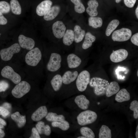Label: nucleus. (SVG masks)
Wrapping results in <instances>:
<instances>
[{
    "instance_id": "42",
    "label": "nucleus",
    "mask_w": 138,
    "mask_h": 138,
    "mask_svg": "<svg viewBox=\"0 0 138 138\" xmlns=\"http://www.w3.org/2000/svg\"><path fill=\"white\" fill-rule=\"evenodd\" d=\"M131 42L134 44L138 46V33L134 34L131 37Z\"/></svg>"
},
{
    "instance_id": "27",
    "label": "nucleus",
    "mask_w": 138,
    "mask_h": 138,
    "mask_svg": "<svg viewBox=\"0 0 138 138\" xmlns=\"http://www.w3.org/2000/svg\"><path fill=\"white\" fill-rule=\"evenodd\" d=\"M62 77L59 74L54 76L51 81L52 86L55 91H57L60 90L62 85Z\"/></svg>"
},
{
    "instance_id": "24",
    "label": "nucleus",
    "mask_w": 138,
    "mask_h": 138,
    "mask_svg": "<svg viewBox=\"0 0 138 138\" xmlns=\"http://www.w3.org/2000/svg\"><path fill=\"white\" fill-rule=\"evenodd\" d=\"M74 40L78 43L83 40L85 34V31L78 25H75L74 28Z\"/></svg>"
},
{
    "instance_id": "38",
    "label": "nucleus",
    "mask_w": 138,
    "mask_h": 138,
    "mask_svg": "<svg viewBox=\"0 0 138 138\" xmlns=\"http://www.w3.org/2000/svg\"><path fill=\"white\" fill-rule=\"evenodd\" d=\"M8 83L4 80L0 81V92L5 91L9 87Z\"/></svg>"
},
{
    "instance_id": "37",
    "label": "nucleus",
    "mask_w": 138,
    "mask_h": 138,
    "mask_svg": "<svg viewBox=\"0 0 138 138\" xmlns=\"http://www.w3.org/2000/svg\"><path fill=\"white\" fill-rule=\"evenodd\" d=\"M130 109L133 112V117L135 119L138 118V102L136 100L132 101L130 104Z\"/></svg>"
},
{
    "instance_id": "33",
    "label": "nucleus",
    "mask_w": 138,
    "mask_h": 138,
    "mask_svg": "<svg viewBox=\"0 0 138 138\" xmlns=\"http://www.w3.org/2000/svg\"><path fill=\"white\" fill-rule=\"evenodd\" d=\"M51 124L53 127L59 128L63 131L67 130L70 128L69 123L67 121L65 120L59 121L52 122Z\"/></svg>"
},
{
    "instance_id": "15",
    "label": "nucleus",
    "mask_w": 138,
    "mask_h": 138,
    "mask_svg": "<svg viewBox=\"0 0 138 138\" xmlns=\"http://www.w3.org/2000/svg\"><path fill=\"white\" fill-rule=\"evenodd\" d=\"M48 113L47 109L45 106H41L32 114L31 118L34 121H38L45 117Z\"/></svg>"
},
{
    "instance_id": "36",
    "label": "nucleus",
    "mask_w": 138,
    "mask_h": 138,
    "mask_svg": "<svg viewBox=\"0 0 138 138\" xmlns=\"http://www.w3.org/2000/svg\"><path fill=\"white\" fill-rule=\"evenodd\" d=\"M10 6L8 3L6 1H0V12L2 14H6L10 10Z\"/></svg>"
},
{
    "instance_id": "46",
    "label": "nucleus",
    "mask_w": 138,
    "mask_h": 138,
    "mask_svg": "<svg viewBox=\"0 0 138 138\" xmlns=\"http://www.w3.org/2000/svg\"><path fill=\"white\" fill-rule=\"evenodd\" d=\"M5 135L4 131L1 129H0V138H3Z\"/></svg>"
},
{
    "instance_id": "31",
    "label": "nucleus",
    "mask_w": 138,
    "mask_h": 138,
    "mask_svg": "<svg viewBox=\"0 0 138 138\" xmlns=\"http://www.w3.org/2000/svg\"><path fill=\"white\" fill-rule=\"evenodd\" d=\"M10 6L13 13L16 15H19L21 12L20 5L17 0H11L10 2Z\"/></svg>"
},
{
    "instance_id": "22",
    "label": "nucleus",
    "mask_w": 138,
    "mask_h": 138,
    "mask_svg": "<svg viewBox=\"0 0 138 138\" xmlns=\"http://www.w3.org/2000/svg\"><path fill=\"white\" fill-rule=\"evenodd\" d=\"M36 126L40 134H44L47 136L50 135L51 132L50 126L48 124L45 125L43 121H39Z\"/></svg>"
},
{
    "instance_id": "9",
    "label": "nucleus",
    "mask_w": 138,
    "mask_h": 138,
    "mask_svg": "<svg viewBox=\"0 0 138 138\" xmlns=\"http://www.w3.org/2000/svg\"><path fill=\"white\" fill-rule=\"evenodd\" d=\"M61 57L60 54L56 53H52L47 65V69L52 72L57 71L61 67Z\"/></svg>"
},
{
    "instance_id": "13",
    "label": "nucleus",
    "mask_w": 138,
    "mask_h": 138,
    "mask_svg": "<svg viewBox=\"0 0 138 138\" xmlns=\"http://www.w3.org/2000/svg\"><path fill=\"white\" fill-rule=\"evenodd\" d=\"M52 2L50 0H45L40 3L37 6L36 12L39 16H44V14L51 7Z\"/></svg>"
},
{
    "instance_id": "18",
    "label": "nucleus",
    "mask_w": 138,
    "mask_h": 138,
    "mask_svg": "<svg viewBox=\"0 0 138 138\" xmlns=\"http://www.w3.org/2000/svg\"><path fill=\"white\" fill-rule=\"evenodd\" d=\"M74 101L78 106L82 110L87 109L90 103V101L84 95H81L77 96Z\"/></svg>"
},
{
    "instance_id": "16",
    "label": "nucleus",
    "mask_w": 138,
    "mask_h": 138,
    "mask_svg": "<svg viewBox=\"0 0 138 138\" xmlns=\"http://www.w3.org/2000/svg\"><path fill=\"white\" fill-rule=\"evenodd\" d=\"M67 62L68 67L71 68H76L81 64V59L76 55L71 53L69 54L67 58Z\"/></svg>"
},
{
    "instance_id": "50",
    "label": "nucleus",
    "mask_w": 138,
    "mask_h": 138,
    "mask_svg": "<svg viewBox=\"0 0 138 138\" xmlns=\"http://www.w3.org/2000/svg\"><path fill=\"white\" fill-rule=\"evenodd\" d=\"M77 138H86V137L84 136H79L77 137Z\"/></svg>"
},
{
    "instance_id": "49",
    "label": "nucleus",
    "mask_w": 138,
    "mask_h": 138,
    "mask_svg": "<svg viewBox=\"0 0 138 138\" xmlns=\"http://www.w3.org/2000/svg\"><path fill=\"white\" fill-rule=\"evenodd\" d=\"M121 0H115L116 2L117 3H119Z\"/></svg>"
},
{
    "instance_id": "30",
    "label": "nucleus",
    "mask_w": 138,
    "mask_h": 138,
    "mask_svg": "<svg viewBox=\"0 0 138 138\" xmlns=\"http://www.w3.org/2000/svg\"><path fill=\"white\" fill-rule=\"evenodd\" d=\"M111 130L107 126L102 125L99 130V138H111Z\"/></svg>"
},
{
    "instance_id": "43",
    "label": "nucleus",
    "mask_w": 138,
    "mask_h": 138,
    "mask_svg": "<svg viewBox=\"0 0 138 138\" xmlns=\"http://www.w3.org/2000/svg\"><path fill=\"white\" fill-rule=\"evenodd\" d=\"M7 20L3 14L0 12V25H4L7 24Z\"/></svg>"
},
{
    "instance_id": "11",
    "label": "nucleus",
    "mask_w": 138,
    "mask_h": 138,
    "mask_svg": "<svg viewBox=\"0 0 138 138\" xmlns=\"http://www.w3.org/2000/svg\"><path fill=\"white\" fill-rule=\"evenodd\" d=\"M128 55V51L124 49H120L113 52L110 56L111 61L118 63L125 60Z\"/></svg>"
},
{
    "instance_id": "4",
    "label": "nucleus",
    "mask_w": 138,
    "mask_h": 138,
    "mask_svg": "<svg viewBox=\"0 0 138 138\" xmlns=\"http://www.w3.org/2000/svg\"><path fill=\"white\" fill-rule=\"evenodd\" d=\"M31 86L27 82H20L15 86L12 91L13 96L17 98H20L28 93L30 90Z\"/></svg>"
},
{
    "instance_id": "25",
    "label": "nucleus",
    "mask_w": 138,
    "mask_h": 138,
    "mask_svg": "<svg viewBox=\"0 0 138 138\" xmlns=\"http://www.w3.org/2000/svg\"><path fill=\"white\" fill-rule=\"evenodd\" d=\"M63 37V43L66 45H70L72 43L74 40V31L71 29L67 30Z\"/></svg>"
},
{
    "instance_id": "10",
    "label": "nucleus",
    "mask_w": 138,
    "mask_h": 138,
    "mask_svg": "<svg viewBox=\"0 0 138 138\" xmlns=\"http://www.w3.org/2000/svg\"><path fill=\"white\" fill-rule=\"evenodd\" d=\"M53 33L56 38H62L66 30V27L61 21H57L53 25L52 27Z\"/></svg>"
},
{
    "instance_id": "40",
    "label": "nucleus",
    "mask_w": 138,
    "mask_h": 138,
    "mask_svg": "<svg viewBox=\"0 0 138 138\" xmlns=\"http://www.w3.org/2000/svg\"><path fill=\"white\" fill-rule=\"evenodd\" d=\"M136 0H124L125 5L129 8H132L134 6Z\"/></svg>"
},
{
    "instance_id": "2",
    "label": "nucleus",
    "mask_w": 138,
    "mask_h": 138,
    "mask_svg": "<svg viewBox=\"0 0 138 138\" xmlns=\"http://www.w3.org/2000/svg\"><path fill=\"white\" fill-rule=\"evenodd\" d=\"M97 116L94 111L86 110L80 113L77 117L78 124L82 126L92 123L97 119Z\"/></svg>"
},
{
    "instance_id": "21",
    "label": "nucleus",
    "mask_w": 138,
    "mask_h": 138,
    "mask_svg": "<svg viewBox=\"0 0 138 138\" xmlns=\"http://www.w3.org/2000/svg\"><path fill=\"white\" fill-rule=\"evenodd\" d=\"M120 86L118 83L116 81H113L109 83L105 94L107 97H110L117 94L119 90Z\"/></svg>"
},
{
    "instance_id": "17",
    "label": "nucleus",
    "mask_w": 138,
    "mask_h": 138,
    "mask_svg": "<svg viewBox=\"0 0 138 138\" xmlns=\"http://www.w3.org/2000/svg\"><path fill=\"white\" fill-rule=\"evenodd\" d=\"M78 75V73L77 71L72 72L67 71L65 72L62 77L63 82L65 84H70L74 81Z\"/></svg>"
},
{
    "instance_id": "6",
    "label": "nucleus",
    "mask_w": 138,
    "mask_h": 138,
    "mask_svg": "<svg viewBox=\"0 0 138 138\" xmlns=\"http://www.w3.org/2000/svg\"><path fill=\"white\" fill-rule=\"evenodd\" d=\"M20 47L18 43H15L9 47L2 49L0 51L1 59L4 61H8L11 60L14 54L19 52L20 50Z\"/></svg>"
},
{
    "instance_id": "32",
    "label": "nucleus",
    "mask_w": 138,
    "mask_h": 138,
    "mask_svg": "<svg viewBox=\"0 0 138 138\" xmlns=\"http://www.w3.org/2000/svg\"><path fill=\"white\" fill-rule=\"evenodd\" d=\"M119 24V21L117 19H114L109 23L106 31V36H109L113 31L117 27Z\"/></svg>"
},
{
    "instance_id": "41",
    "label": "nucleus",
    "mask_w": 138,
    "mask_h": 138,
    "mask_svg": "<svg viewBox=\"0 0 138 138\" xmlns=\"http://www.w3.org/2000/svg\"><path fill=\"white\" fill-rule=\"evenodd\" d=\"M9 113L10 112L7 109L2 106H0V115L5 117L8 115Z\"/></svg>"
},
{
    "instance_id": "12",
    "label": "nucleus",
    "mask_w": 138,
    "mask_h": 138,
    "mask_svg": "<svg viewBox=\"0 0 138 138\" xmlns=\"http://www.w3.org/2000/svg\"><path fill=\"white\" fill-rule=\"evenodd\" d=\"M18 41L20 47L29 50L33 49L35 46V42L33 39L22 34L19 36Z\"/></svg>"
},
{
    "instance_id": "34",
    "label": "nucleus",
    "mask_w": 138,
    "mask_h": 138,
    "mask_svg": "<svg viewBox=\"0 0 138 138\" xmlns=\"http://www.w3.org/2000/svg\"><path fill=\"white\" fill-rule=\"evenodd\" d=\"M74 5V10L78 13H82L85 10V7L81 0H71Z\"/></svg>"
},
{
    "instance_id": "20",
    "label": "nucleus",
    "mask_w": 138,
    "mask_h": 138,
    "mask_svg": "<svg viewBox=\"0 0 138 138\" xmlns=\"http://www.w3.org/2000/svg\"><path fill=\"white\" fill-rule=\"evenodd\" d=\"M130 98V93L126 89L123 88L117 93L115 99L118 102H122L129 101Z\"/></svg>"
},
{
    "instance_id": "19",
    "label": "nucleus",
    "mask_w": 138,
    "mask_h": 138,
    "mask_svg": "<svg viewBox=\"0 0 138 138\" xmlns=\"http://www.w3.org/2000/svg\"><path fill=\"white\" fill-rule=\"evenodd\" d=\"M88 7L86 9V12L90 16L95 17L98 14L97 10L98 6V3L96 0H90L88 2Z\"/></svg>"
},
{
    "instance_id": "1",
    "label": "nucleus",
    "mask_w": 138,
    "mask_h": 138,
    "mask_svg": "<svg viewBox=\"0 0 138 138\" xmlns=\"http://www.w3.org/2000/svg\"><path fill=\"white\" fill-rule=\"evenodd\" d=\"M89 84L94 88V93L96 95L102 96L105 94L109 83L106 79L95 77L90 79Z\"/></svg>"
},
{
    "instance_id": "44",
    "label": "nucleus",
    "mask_w": 138,
    "mask_h": 138,
    "mask_svg": "<svg viewBox=\"0 0 138 138\" xmlns=\"http://www.w3.org/2000/svg\"><path fill=\"white\" fill-rule=\"evenodd\" d=\"M8 110H10L11 108V104L7 102H5L2 105V106Z\"/></svg>"
},
{
    "instance_id": "52",
    "label": "nucleus",
    "mask_w": 138,
    "mask_h": 138,
    "mask_svg": "<svg viewBox=\"0 0 138 138\" xmlns=\"http://www.w3.org/2000/svg\"><path fill=\"white\" fill-rule=\"evenodd\" d=\"M1 34V33H0V37Z\"/></svg>"
},
{
    "instance_id": "47",
    "label": "nucleus",
    "mask_w": 138,
    "mask_h": 138,
    "mask_svg": "<svg viewBox=\"0 0 138 138\" xmlns=\"http://www.w3.org/2000/svg\"><path fill=\"white\" fill-rule=\"evenodd\" d=\"M135 136L136 138H138V125H137L136 128V132L135 133Z\"/></svg>"
},
{
    "instance_id": "28",
    "label": "nucleus",
    "mask_w": 138,
    "mask_h": 138,
    "mask_svg": "<svg viewBox=\"0 0 138 138\" xmlns=\"http://www.w3.org/2000/svg\"><path fill=\"white\" fill-rule=\"evenodd\" d=\"M88 21L89 25L94 28L100 27L102 24V19L100 17L90 16Z\"/></svg>"
},
{
    "instance_id": "26",
    "label": "nucleus",
    "mask_w": 138,
    "mask_h": 138,
    "mask_svg": "<svg viewBox=\"0 0 138 138\" xmlns=\"http://www.w3.org/2000/svg\"><path fill=\"white\" fill-rule=\"evenodd\" d=\"M84 41L82 44V47L84 49H86L91 47L93 42L95 40L96 38L89 32L85 34Z\"/></svg>"
},
{
    "instance_id": "8",
    "label": "nucleus",
    "mask_w": 138,
    "mask_h": 138,
    "mask_svg": "<svg viewBox=\"0 0 138 138\" xmlns=\"http://www.w3.org/2000/svg\"><path fill=\"white\" fill-rule=\"evenodd\" d=\"M132 35V32L129 29L122 28L116 30L112 34V39L114 41L123 42L128 40Z\"/></svg>"
},
{
    "instance_id": "51",
    "label": "nucleus",
    "mask_w": 138,
    "mask_h": 138,
    "mask_svg": "<svg viewBox=\"0 0 138 138\" xmlns=\"http://www.w3.org/2000/svg\"><path fill=\"white\" fill-rule=\"evenodd\" d=\"M137 76H138V71H137Z\"/></svg>"
},
{
    "instance_id": "29",
    "label": "nucleus",
    "mask_w": 138,
    "mask_h": 138,
    "mask_svg": "<svg viewBox=\"0 0 138 138\" xmlns=\"http://www.w3.org/2000/svg\"><path fill=\"white\" fill-rule=\"evenodd\" d=\"M45 119L48 121L53 122L64 120L65 117L62 115H58L55 113L50 112L47 113Z\"/></svg>"
},
{
    "instance_id": "45",
    "label": "nucleus",
    "mask_w": 138,
    "mask_h": 138,
    "mask_svg": "<svg viewBox=\"0 0 138 138\" xmlns=\"http://www.w3.org/2000/svg\"><path fill=\"white\" fill-rule=\"evenodd\" d=\"M6 122L3 119L0 118V129L3 128L6 125Z\"/></svg>"
},
{
    "instance_id": "35",
    "label": "nucleus",
    "mask_w": 138,
    "mask_h": 138,
    "mask_svg": "<svg viewBox=\"0 0 138 138\" xmlns=\"http://www.w3.org/2000/svg\"><path fill=\"white\" fill-rule=\"evenodd\" d=\"M80 132L82 135L86 138H94L95 137L94 133L90 128L87 127H82Z\"/></svg>"
},
{
    "instance_id": "23",
    "label": "nucleus",
    "mask_w": 138,
    "mask_h": 138,
    "mask_svg": "<svg viewBox=\"0 0 138 138\" xmlns=\"http://www.w3.org/2000/svg\"><path fill=\"white\" fill-rule=\"evenodd\" d=\"M11 117L16 122L19 128H21L23 127L26 123V116L20 114L18 112H16L12 114Z\"/></svg>"
},
{
    "instance_id": "7",
    "label": "nucleus",
    "mask_w": 138,
    "mask_h": 138,
    "mask_svg": "<svg viewBox=\"0 0 138 138\" xmlns=\"http://www.w3.org/2000/svg\"><path fill=\"white\" fill-rule=\"evenodd\" d=\"M1 74L3 77L10 79L15 84H17L21 81L20 75L9 66H6L3 68L1 71Z\"/></svg>"
},
{
    "instance_id": "3",
    "label": "nucleus",
    "mask_w": 138,
    "mask_h": 138,
    "mask_svg": "<svg viewBox=\"0 0 138 138\" xmlns=\"http://www.w3.org/2000/svg\"><path fill=\"white\" fill-rule=\"evenodd\" d=\"M41 58L42 54L40 50L36 47L27 53L25 56V61L28 65L35 66L39 62Z\"/></svg>"
},
{
    "instance_id": "14",
    "label": "nucleus",
    "mask_w": 138,
    "mask_h": 138,
    "mask_svg": "<svg viewBox=\"0 0 138 138\" xmlns=\"http://www.w3.org/2000/svg\"><path fill=\"white\" fill-rule=\"evenodd\" d=\"M60 10V6L55 5L51 7L44 15L43 18L46 21L54 19L59 14Z\"/></svg>"
},
{
    "instance_id": "48",
    "label": "nucleus",
    "mask_w": 138,
    "mask_h": 138,
    "mask_svg": "<svg viewBox=\"0 0 138 138\" xmlns=\"http://www.w3.org/2000/svg\"><path fill=\"white\" fill-rule=\"evenodd\" d=\"M135 14L137 18H138V6L135 10Z\"/></svg>"
},
{
    "instance_id": "5",
    "label": "nucleus",
    "mask_w": 138,
    "mask_h": 138,
    "mask_svg": "<svg viewBox=\"0 0 138 138\" xmlns=\"http://www.w3.org/2000/svg\"><path fill=\"white\" fill-rule=\"evenodd\" d=\"M77 78L76 84L77 89L80 91H84L90 80V73L87 71H83L79 73Z\"/></svg>"
},
{
    "instance_id": "39",
    "label": "nucleus",
    "mask_w": 138,
    "mask_h": 138,
    "mask_svg": "<svg viewBox=\"0 0 138 138\" xmlns=\"http://www.w3.org/2000/svg\"><path fill=\"white\" fill-rule=\"evenodd\" d=\"M31 134L30 138H40L38 131L36 128H33L31 130Z\"/></svg>"
}]
</instances>
